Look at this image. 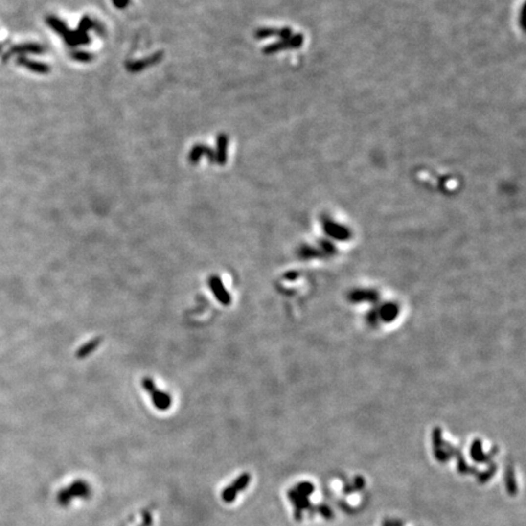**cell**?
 <instances>
[{
  "label": "cell",
  "mask_w": 526,
  "mask_h": 526,
  "mask_svg": "<svg viewBox=\"0 0 526 526\" xmlns=\"http://www.w3.org/2000/svg\"><path fill=\"white\" fill-rule=\"evenodd\" d=\"M143 386L151 396V400H153L154 406L160 411H167L171 407V396L166 392H162L156 388L155 383L153 381L151 378H144L143 379Z\"/></svg>",
  "instance_id": "7a4b0ae2"
},
{
  "label": "cell",
  "mask_w": 526,
  "mask_h": 526,
  "mask_svg": "<svg viewBox=\"0 0 526 526\" xmlns=\"http://www.w3.org/2000/svg\"><path fill=\"white\" fill-rule=\"evenodd\" d=\"M89 493H91V487H89V485H87L84 481L79 480V481H74V482L71 483L69 487L64 488V490L57 495V497H59L57 500H59V502L61 503V504H67V503L71 502L73 498H77V497L87 498L89 496Z\"/></svg>",
  "instance_id": "6da1fadb"
},
{
  "label": "cell",
  "mask_w": 526,
  "mask_h": 526,
  "mask_svg": "<svg viewBox=\"0 0 526 526\" xmlns=\"http://www.w3.org/2000/svg\"><path fill=\"white\" fill-rule=\"evenodd\" d=\"M114 5L118 7H124L127 4H128V0H114Z\"/></svg>",
  "instance_id": "8992f818"
},
{
  "label": "cell",
  "mask_w": 526,
  "mask_h": 526,
  "mask_svg": "<svg viewBox=\"0 0 526 526\" xmlns=\"http://www.w3.org/2000/svg\"><path fill=\"white\" fill-rule=\"evenodd\" d=\"M249 480H250V479H249L248 474H244V475L239 476L231 485H229L228 487L222 492V500L227 503L233 502L236 498V495H238L239 491L244 490V488L246 487V485L249 483Z\"/></svg>",
  "instance_id": "3957f363"
},
{
  "label": "cell",
  "mask_w": 526,
  "mask_h": 526,
  "mask_svg": "<svg viewBox=\"0 0 526 526\" xmlns=\"http://www.w3.org/2000/svg\"><path fill=\"white\" fill-rule=\"evenodd\" d=\"M99 343H100V340H99V339H94L93 341H89L88 343H86V345H84L83 347L78 351L77 356L81 358L86 357V356H88L89 353H91V351L96 347V346H99Z\"/></svg>",
  "instance_id": "5b68a950"
},
{
  "label": "cell",
  "mask_w": 526,
  "mask_h": 526,
  "mask_svg": "<svg viewBox=\"0 0 526 526\" xmlns=\"http://www.w3.org/2000/svg\"><path fill=\"white\" fill-rule=\"evenodd\" d=\"M210 288L213 291L214 296L222 305H229L230 303V296L227 293L223 283L218 276H211L210 278Z\"/></svg>",
  "instance_id": "277c9868"
}]
</instances>
